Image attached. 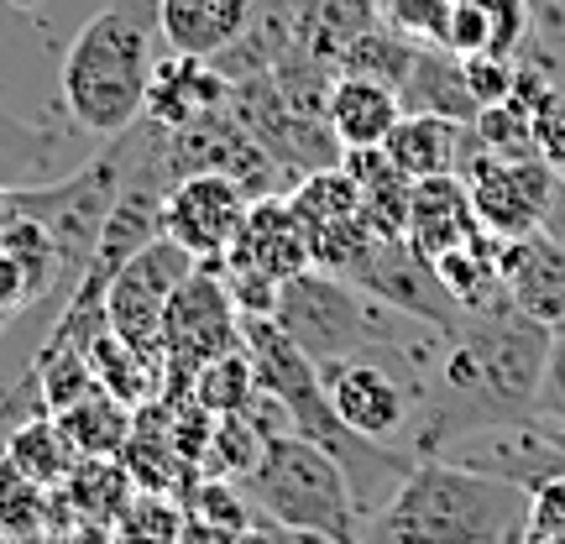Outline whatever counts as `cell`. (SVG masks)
Listing matches in <instances>:
<instances>
[{
  "mask_svg": "<svg viewBox=\"0 0 565 544\" xmlns=\"http://www.w3.org/2000/svg\"><path fill=\"white\" fill-rule=\"evenodd\" d=\"M231 100V79H225L215 63L204 58H183V53H168V58L152 68V84H147V121H158L162 131L173 126H189L194 116H210Z\"/></svg>",
  "mask_w": 565,
  "mask_h": 544,
  "instance_id": "cell-16",
  "label": "cell"
},
{
  "mask_svg": "<svg viewBox=\"0 0 565 544\" xmlns=\"http://www.w3.org/2000/svg\"><path fill=\"white\" fill-rule=\"evenodd\" d=\"M461 141H466V126L445 121V116H414L404 110V121L387 131L383 152L393 158V168H404L414 183L424 179H445L461 168Z\"/></svg>",
  "mask_w": 565,
  "mask_h": 544,
  "instance_id": "cell-21",
  "label": "cell"
},
{
  "mask_svg": "<svg viewBox=\"0 0 565 544\" xmlns=\"http://www.w3.org/2000/svg\"><path fill=\"white\" fill-rule=\"evenodd\" d=\"M330 408L345 429H356L366 440L387 445L393 435L414 429L419 419V387L398 362L387 356H345V362L320 366Z\"/></svg>",
  "mask_w": 565,
  "mask_h": 544,
  "instance_id": "cell-10",
  "label": "cell"
},
{
  "mask_svg": "<svg viewBox=\"0 0 565 544\" xmlns=\"http://www.w3.org/2000/svg\"><path fill=\"white\" fill-rule=\"evenodd\" d=\"M17 6H32V0H17Z\"/></svg>",
  "mask_w": 565,
  "mask_h": 544,
  "instance_id": "cell-44",
  "label": "cell"
},
{
  "mask_svg": "<svg viewBox=\"0 0 565 544\" xmlns=\"http://www.w3.org/2000/svg\"><path fill=\"white\" fill-rule=\"evenodd\" d=\"M398 100L414 116H445V121H456V126H471L477 110H482V105L471 100L466 63L450 47H424V42H419V53H414V63H408V79L398 89Z\"/></svg>",
  "mask_w": 565,
  "mask_h": 544,
  "instance_id": "cell-20",
  "label": "cell"
},
{
  "mask_svg": "<svg viewBox=\"0 0 565 544\" xmlns=\"http://www.w3.org/2000/svg\"><path fill=\"white\" fill-rule=\"evenodd\" d=\"M540 158L555 168V179H565V79L555 84L550 105L540 110Z\"/></svg>",
  "mask_w": 565,
  "mask_h": 544,
  "instance_id": "cell-37",
  "label": "cell"
},
{
  "mask_svg": "<svg viewBox=\"0 0 565 544\" xmlns=\"http://www.w3.org/2000/svg\"><path fill=\"white\" fill-rule=\"evenodd\" d=\"M189 273H194V257L179 252L168 236H158L105 288V324H110V335L131 356H141L158 377H162V314H168V303H173V294H179V282Z\"/></svg>",
  "mask_w": 565,
  "mask_h": 544,
  "instance_id": "cell-8",
  "label": "cell"
},
{
  "mask_svg": "<svg viewBox=\"0 0 565 544\" xmlns=\"http://www.w3.org/2000/svg\"><path fill=\"white\" fill-rule=\"evenodd\" d=\"M126 466L110 456H79V466L68 471L58 503H68V519H89V524H116V513L126 508Z\"/></svg>",
  "mask_w": 565,
  "mask_h": 544,
  "instance_id": "cell-27",
  "label": "cell"
},
{
  "mask_svg": "<svg viewBox=\"0 0 565 544\" xmlns=\"http://www.w3.org/2000/svg\"><path fill=\"white\" fill-rule=\"evenodd\" d=\"M58 424L79 456H121L126 440H131V429H137L131 404H121V398L105 393V387H89L79 404L63 408Z\"/></svg>",
  "mask_w": 565,
  "mask_h": 544,
  "instance_id": "cell-24",
  "label": "cell"
},
{
  "mask_svg": "<svg viewBox=\"0 0 565 544\" xmlns=\"http://www.w3.org/2000/svg\"><path fill=\"white\" fill-rule=\"evenodd\" d=\"M450 6H456V0H383L387 26L404 32L408 42H424V47H445Z\"/></svg>",
  "mask_w": 565,
  "mask_h": 544,
  "instance_id": "cell-33",
  "label": "cell"
},
{
  "mask_svg": "<svg viewBox=\"0 0 565 544\" xmlns=\"http://www.w3.org/2000/svg\"><path fill=\"white\" fill-rule=\"evenodd\" d=\"M524 529L529 534H550V540H565V471L550 477L529 492L524 503Z\"/></svg>",
  "mask_w": 565,
  "mask_h": 544,
  "instance_id": "cell-35",
  "label": "cell"
},
{
  "mask_svg": "<svg viewBox=\"0 0 565 544\" xmlns=\"http://www.w3.org/2000/svg\"><path fill=\"white\" fill-rule=\"evenodd\" d=\"M324 121L341 141V152H356V147H383L387 131L404 121V100L398 89H387L377 79H341L330 84V100H324Z\"/></svg>",
  "mask_w": 565,
  "mask_h": 544,
  "instance_id": "cell-18",
  "label": "cell"
},
{
  "mask_svg": "<svg viewBox=\"0 0 565 544\" xmlns=\"http://www.w3.org/2000/svg\"><path fill=\"white\" fill-rule=\"evenodd\" d=\"M309 267H315V257H309L303 221L294 215L288 194H267V200H252V210H246L242 231L221 263V278L242 314H273L278 288Z\"/></svg>",
  "mask_w": 565,
  "mask_h": 544,
  "instance_id": "cell-6",
  "label": "cell"
},
{
  "mask_svg": "<svg viewBox=\"0 0 565 544\" xmlns=\"http://www.w3.org/2000/svg\"><path fill=\"white\" fill-rule=\"evenodd\" d=\"M242 351V309L221 278V263H194L162 314V377L168 393L183 398L200 366Z\"/></svg>",
  "mask_w": 565,
  "mask_h": 544,
  "instance_id": "cell-7",
  "label": "cell"
},
{
  "mask_svg": "<svg viewBox=\"0 0 565 544\" xmlns=\"http://www.w3.org/2000/svg\"><path fill=\"white\" fill-rule=\"evenodd\" d=\"M414 53H419V42H408L404 32H393L387 21H372L362 38L345 47L341 74H351V79H377V84H387V89H404Z\"/></svg>",
  "mask_w": 565,
  "mask_h": 544,
  "instance_id": "cell-28",
  "label": "cell"
},
{
  "mask_svg": "<svg viewBox=\"0 0 565 544\" xmlns=\"http://www.w3.org/2000/svg\"><path fill=\"white\" fill-rule=\"evenodd\" d=\"M534 419L565 424V324L550 330V356H545V377H540V404Z\"/></svg>",
  "mask_w": 565,
  "mask_h": 544,
  "instance_id": "cell-36",
  "label": "cell"
},
{
  "mask_svg": "<svg viewBox=\"0 0 565 544\" xmlns=\"http://www.w3.org/2000/svg\"><path fill=\"white\" fill-rule=\"evenodd\" d=\"M0 544H58L53 529H32V534H0Z\"/></svg>",
  "mask_w": 565,
  "mask_h": 544,
  "instance_id": "cell-42",
  "label": "cell"
},
{
  "mask_svg": "<svg viewBox=\"0 0 565 544\" xmlns=\"http://www.w3.org/2000/svg\"><path fill=\"white\" fill-rule=\"evenodd\" d=\"M477 231H482V221H477L471 194H466V183L456 179V173L414 183V204H408L404 242L419 252L424 263H440L445 252L466 246L471 236H477Z\"/></svg>",
  "mask_w": 565,
  "mask_h": 544,
  "instance_id": "cell-15",
  "label": "cell"
},
{
  "mask_svg": "<svg viewBox=\"0 0 565 544\" xmlns=\"http://www.w3.org/2000/svg\"><path fill=\"white\" fill-rule=\"evenodd\" d=\"M273 320L315 366L345 362V356H387V362L404 366L408 341L419 335V320L387 309L372 294H362L356 282L330 278L320 267L282 282Z\"/></svg>",
  "mask_w": 565,
  "mask_h": 544,
  "instance_id": "cell-4",
  "label": "cell"
},
{
  "mask_svg": "<svg viewBox=\"0 0 565 544\" xmlns=\"http://www.w3.org/2000/svg\"><path fill=\"white\" fill-rule=\"evenodd\" d=\"M32 309V299H26V273H21V263L0 246V330L17 320V314H26Z\"/></svg>",
  "mask_w": 565,
  "mask_h": 544,
  "instance_id": "cell-38",
  "label": "cell"
},
{
  "mask_svg": "<svg viewBox=\"0 0 565 544\" xmlns=\"http://www.w3.org/2000/svg\"><path fill=\"white\" fill-rule=\"evenodd\" d=\"M550 429H555V440H561V445H565V424H550Z\"/></svg>",
  "mask_w": 565,
  "mask_h": 544,
  "instance_id": "cell-43",
  "label": "cell"
},
{
  "mask_svg": "<svg viewBox=\"0 0 565 544\" xmlns=\"http://www.w3.org/2000/svg\"><path fill=\"white\" fill-rule=\"evenodd\" d=\"M17 221H26V210H21V189H0V236H6Z\"/></svg>",
  "mask_w": 565,
  "mask_h": 544,
  "instance_id": "cell-41",
  "label": "cell"
},
{
  "mask_svg": "<svg viewBox=\"0 0 565 544\" xmlns=\"http://www.w3.org/2000/svg\"><path fill=\"white\" fill-rule=\"evenodd\" d=\"M183 524H189V513H183L173 498H162V492H141L131 503L116 513V544H179Z\"/></svg>",
  "mask_w": 565,
  "mask_h": 544,
  "instance_id": "cell-31",
  "label": "cell"
},
{
  "mask_svg": "<svg viewBox=\"0 0 565 544\" xmlns=\"http://www.w3.org/2000/svg\"><path fill=\"white\" fill-rule=\"evenodd\" d=\"M529 498L519 487L466 471L456 461H414L404 487L362 524L366 544H503L513 513Z\"/></svg>",
  "mask_w": 565,
  "mask_h": 544,
  "instance_id": "cell-3",
  "label": "cell"
},
{
  "mask_svg": "<svg viewBox=\"0 0 565 544\" xmlns=\"http://www.w3.org/2000/svg\"><path fill=\"white\" fill-rule=\"evenodd\" d=\"M6 461L17 466L21 477H32L38 487H63L68 482V471L79 466V450H74V440L63 435L58 419H26L6 440Z\"/></svg>",
  "mask_w": 565,
  "mask_h": 544,
  "instance_id": "cell-26",
  "label": "cell"
},
{
  "mask_svg": "<svg viewBox=\"0 0 565 544\" xmlns=\"http://www.w3.org/2000/svg\"><path fill=\"white\" fill-rule=\"evenodd\" d=\"M540 236H550V242L565 252V179L555 183V194H550V210H545V221H540Z\"/></svg>",
  "mask_w": 565,
  "mask_h": 544,
  "instance_id": "cell-40",
  "label": "cell"
},
{
  "mask_svg": "<svg viewBox=\"0 0 565 544\" xmlns=\"http://www.w3.org/2000/svg\"><path fill=\"white\" fill-rule=\"evenodd\" d=\"M377 21L372 0H299V53L320 63L330 74H341L345 47Z\"/></svg>",
  "mask_w": 565,
  "mask_h": 544,
  "instance_id": "cell-22",
  "label": "cell"
},
{
  "mask_svg": "<svg viewBox=\"0 0 565 544\" xmlns=\"http://www.w3.org/2000/svg\"><path fill=\"white\" fill-rule=\"evenodd\" d=\"M440 461H456L466 471H482L498 482L534 492L540 482L561 477L565 471V445L555 440V429L545 419H524V424H492V429H471L461 440H450L440 450Z\"/></svg>",
  "mask_w": 565,
  "mask_h": 544,
  "instance_id": "cell-12",
  "label": "cell"
},
{
  "mask_svg": "<svg viewBox=\"0 0 565 544\" xmlns=\"http://www.w3.org/2000/svg\"><path fill=\"white\" fill-rule=\"evenodd\" d=\"M466 63V84H471V100L482 105H503L513 95V74H519V58H492V53H471Z\"/></svg>",
  "mask_w": 565,
  "mask_h": 544,
  "instance_id": "cell-34",
  "label": "cell"
},
{
  "mask_svg": "<svg viewBox=\"0 0 565 544\" xmlns=\"http://www.w3.org/2000/svg\"><path fill=\"white\" fill-rule=\"evenodd\" d=\"M503 288L508 303L545 330L565 324V252L550 236L529 231L519 242H503Z\"/></svg>",
  "mask_w": 565,
  "mask_h": 544,
  "instance_id": "cell-14",
  "label": "cell"
},
{
  "mask_svg": "<svg viewBox=\"0 0 565 544\" xmlns=\"http://www.w3.org/2000/svg\"><path fill=\"white\" fill-rule=\"evenodd\" d=\"M471 137H477V147L492 152V158H540V121H534L529 110H519L513 100L477 110Z\"/></svg>",
  "mask_w": 565,
  "mask_h": 544,
  "instance_id": "cell-30",
  "label": "cell"
},
{
  "mask_svg": "<svg viewBox=\"0 0 565 544\" xmlns=\"http://www.w3.org/2000/svg\"><path fill=\"white\" fill-rule=\"evenodd\" d=\"M58 152H63V131L21 121V116H11L0 105V189L47 183V168H58Z\"/></svg>",
  "mask_w": 565,
  "mask_h": 544,
  "instance_id": "cell-25",
  "label": "cell"
},
{
  "mask_svg": "<svg viewBox=\"0 0 565 544\" xmlns=\"http://www.w3.org/2000/svg\"><path fill=\"white\" fill-rule=\"evenodd\" d=\"M236 487L257 508V519L278 524L282 534H309L324 544H366L345 471L294 429H273L257 466Z\"/></svg>",
  "mask_w": 565,
  "mask_h": 544,
  "instance_id": "cell-5",
  "label": "cell"
},
{
  "mask_svg": "<svg viewBox=\"0 0 565 544\" xmlns=\"http://www.w3.org/2000/svg\"><path fill=\"white\" fill-rule=\"evenodd\" d=\"M456 179L466 183L482 231H492L498 242H519L529 231H540L550 194L561 183L545 158H492V152H482L477 137H471V126H466Z\"/></svg>",
  "mask_w": 565,
  "mask_h": 544,
  "instance_id": "cell-9",
  "label": "cell"
},
{
  "mask_svg": "<svg viewBox=\"0 0 565 544\" xmlns=\"http://www.w3.org/2000/svg\"><path fill=\"white\" fill-rule=\"evenodd\" d=\"M252 6L257 0H158V32L168 53L215 63L246 32Z\"/></svg>",
  "mask_w": 565,
  "mask_h": 544,
  "instance_id": "cell-17",
  "label": "cell"
},
{
  "mask_svg": "<svg viewBox=\"0 0 565 544\" xmlns=\"http://www.w3.org/2000/svg\"><path fill=\"white\" fill-rule=\"evenodd\" d=\"M158 0H105L68 42L58 100L84 137H121L147 110L158 68Z\"/></svg>",
  "mask_w": 565,
  "mask_h": 544,
  "instance_id": "cell-2",
  "label": "cell"
},
{
  "mask_svg": "<svg viewBox=\"0 0 565 544\" xmlns=\"http://www.w3.org/2000/svg\"><path fill=\"white\" fill-rule=\"evenodd\" d=\"M351 282L362 294H372L377 303H387V309H398V314L419 324H435V330L461 320V303L450 299V288L440 282L435 263H424L408 242H372L366 263L356 267Z\"/></svg>",
  "mask_w": 565,
  "mask_h": 544,
  "instance_id": "cell-13",
  "label": "cell"
},
{
  "mask_svg": "<svg viewBox=\"0 0 565 544\" xmlns=\"http://www.w3.org/2000/svg\"><path fill=\"white\" fill-rule=\"evenodd\" d=\"M58 544H116V534L105 524H89V519H68L58 529Z\"/></svg>",
  "mask_w": 565,
  "mask_h": 544,
  "instance_id": "cell-39",
  "label": "cell"
},
{
  "mask_svg": "<svg viewBox=\"0 0 565 544\" xmlns=\"http://www.w3.org/2000/svg\"><path fill=\"white\" fill-rule=\"evenodd\" d=\"M550 356V330L503 309H461L450 324H419L408 341V377L419 387L414 461L440 456L450 440L492 424H524L540 404V377Z\"/></svg>",
  "mask_w": 565,
  "mask_h": 544,
  "instance_id": "cell-1",
  "label": "cell"
},
{
  "mask_svg": "<svg viewBox=\"0 0 565 544\" xmlns=\"http://www.w3.org/2000/svg\"><path fill=\"white\" fill-rule=\"evenodd\" d=\"M524 17H529V42L519 58L565 79V0H524Z\"/></svg>",
  "mask_w": 565,
  "mask_h": 544,
  "instance_id": "cell-32",
  "label": "cell"
},
{
  "mask_svg": "<svg viewBox=\"0 0 565 544\" xmlns=\"http://www.w3.org/2000/svg\"><path fill=\"white\" fill-rule=\"evenodd\" d=\"M189 398L204 408V414H242V408L257 404V372H252V356L242 351H231V356H215L210 366H200V377L189 383Z\"/></svg>",
  "mask_w": 565,
  "mask_h": 544,
  "instance_id": "cell-29",
  "label": "cell"
},
{
  "mask_svg": "<svg viewBox=\"0 0 565 544\" xmlns=\"http://www.w3.org/2000/svg\"><path fill=\"white\" fill-rule=\"evenodd\" d=\"M252 194L225 173H183L162 200V236L189 252L194 263H225V252L242 231Z\"/></svg>",
  "mask_w": 565,
  "mask_h": 544,
  "instance_id": "cell-11",
  "label": "cell"
},
{
  "mask_svg": "<svg viewBox=\"0 0 565 544\" xmlns=\"http://www.w3.org/2000/svg\"><path fill=\"white\" fill-rule=\"evenodd\" d=\"M341 168L362 189V225L377 242H404L408 231V204H414V179L404 168H393L383 147H356L341 152Z\"/></svg>",
  "mask_w": 565,
  "mask_h": 544,
  "instance_id": "cell-19",
  "label": "cell"
},
{
  "mask_svg": "<svg viewBox=\"0 0 565 544\" xmlns=\"http://www.w3.org/2000/svg\"><path fill=\"white\" fill-rule=\"evenodd\" d=\"M440 282L450 288V299L461 309H503L508 288H503V242L492 231H477L466 246L445 252L435 263Z\"/></svg>",
  "mask_w": 565,
  "mask_h": 544,
  "instance_id": "cell-23",
  "label": "cell"
}]
</instances>
